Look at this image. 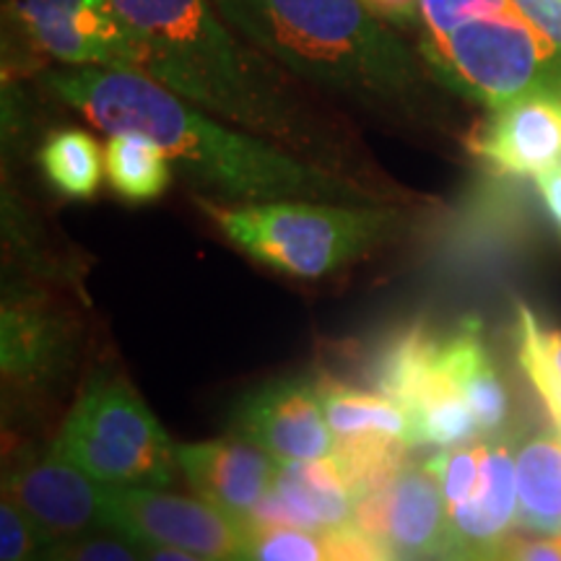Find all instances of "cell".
I'll return each mask as SVG.
<instances>
[{"instance_id": "cell-32", "label": "cell", "mask_w": 561, "mask_h": 561, "mask_svg": "<svg viewBox=\"0 0 561 561\" xmlns=\"http://www.w3.org/2000/svg\"><path fill=\"white\" fill-rule=\"evenodd\" d=\"M512 3L561 50V0H512Z\"/></svg>"}, {"instance_id": "cell-34", "label": "cell", "mask_w": 561, "mask_h": 561, "mask_svg": "<svg viewBox=\"0 0 561 561\" xmlns=\"http://www.w3.org/2000/svg\"><path fill=\"white\" fill-rule=\"evenodd\" d=\"M538 191H541L546 208H549L551 219L561 234V167H553V170L538 174Z\"/></svg>"}, {"instance_id": "cell-31", "label": "cell", "mask_w": 561, "mask_h": 561, "mask_svg": "<svg viewBox=\"0 0 561 561\" xmlns=\"http://www.w3.org/2000/svg\"><path fill=\"white\" fill-rule=\"evenodd\" d=\"M369 11H375L392 30L403 34H421L424 19H421V0H364Z\"/></svg>"}, {"instance_id": "cell-29", "label": "cell", "mask_w": 561, "mask_h": 561, "mask_svg": "<svg viewBox=\"0 0 561 561\" xmlns=\"http://www.w3.org/2000/svg\"><path fill=\"white\" fill-rule=\"evenodd\" d=\"M47 541L11 500L0 507V561H42Z\"/></svg>"}, {"instance_id": "cell-1", "label": "cell", "mask_w": 561, "mask_h": 561, "mask_svg": "<svg viewBox=\"0 0 561 561\" xmlns=\"http://www.w3.org/2000/svg\"><path fill=\"white\" fill-rule=\"evenodd\" d=\"M149 45L144 76L208 115L261 136L390 206L421 201L377 164L333 102L242 37L210 0H112Z\"/></svg>"}, {"instance_id": "cell-22", "label": "cell", "mask_w": 561, "mask_h": 561, "mask_svg": "<svg viewBox=\"0 0 561 561\" xmlns=\"http://www.w3.org/2000/svg\"><path fill=\"white\" fill-rule=\"evenodd\" d=\"M409 421L413 447L434 445L442 450H450V447L473 445V442L483 439L471 405L466 403L462 392L447 380L442 369L430 388L424 390V396L409 409Z\"/></svg>"}, {"instance_id": "cell-11", "label": "cell", "mask_w": 561, "mask_h": 561, "mask_svg": "<svg viewBox=\"0 0 561 561\" xmlns=\"http://www.w3.org/2000/svg\"><path fill=\"white\" fill-rule=\"evenodd\" d=\"M9 496L47 543L104 528V483L53 450L16 462L5 483Z\"/></svg>"}, {"instance_id": "cell-28", "label": "cell", "mask_w": 561, "mask_h": 561, "mask_svg": "<svg viewBox=\"0 0 561 561\" xmlns=\"http://www.w3.org/2000/svg\"><path fill=\"white\" fill-rule=\"evenodd\" d=\"M112 533V530H110ZM42 561H144L130 538L112 533V536H83L62 538V541L47 543Z\"/></svg>"}, {"instance_id": "cell-9", "label": "cell", "mask_w": 561, "mask_h": 561, "mask_svg": "<svg viewBox=\"0 0 561 561\" xmlns=\"http://www.w3.org/2000/svg\"><path fill=\"white\" fill-rule=\"evenodd\" d=\"M354 525L396 561H426L460 549L437 479L413 462L388 486L356 500Z\"/></svg>"}, {"instance_id": "cell-13", "label": "cell", "mask_w": 561, "mask_h": 561, "mask_svg": "<svg viewBox=\"0 0 561 561\" xmlns=\"http://www.w3.org/2000/svg\"><path fill=\"white\" fill-rule=\"evenodd\" d=\"M354 494L333 458L278 462L268 494L255 504L244 528L278 525L331 533L354 523Z\"/></svg>"}, {"instance_id": "cell-4", "label": "cell", "mask_w": 561, "mask_h": 561, "mask_svg": "<svg viewBox=\"0 0 561 561\" xmlns=\"http://www.w3.org/2000/svg\"><path fill=\"white\" fill-rule=\"evenodd\" d=\"M216 231L265 268L294 278H325L364 261L409 227L405 206L325 201L221 203L195 195Z\"/></svg>"}, {"instance_id": "cell-7", "label": "cell", "mask_w": 561, "mask_h": 561, "mask_svg": "<svg viewBox=\"0 0 561 561\" xmlns=\"http://www.w3.org/2000/svg\"><path fill=\"white\" fill-rule=\"evenodd\" d=\"M104 530L214 561H248V528L203 500L151 486H104Z\"/></svg>"}, {"instance_id": "cell-24", "label": "cell", "mask_w": 561, "mask_h": 561, "mask_svg": "<svg viewBox=\"0 0 561 561\" xmlns=\"http://www.w3.org/2000/svg\"><path fill=\"white\" fill-rule=\"evenodd\" d=\"M517 356L520 367L546 405H561V331H549L530 307H517Z\"/></svg>"}, {"instance_id": "cell-20", "label": "cell", "mask_w": 561, "mask_h": 561, "mask_svg": "<svg viewBox=\"0 0 561 561\" xmlns=\"http://www.w3.org/2000/svg\"><path fill=\"white\" fill-rule=\"evenodd\" d=\"M322 405L335 442L364 437H398L411 445V421L401 405L380 392L359 388L331 375H318ZM413 447V445H411Z\"/></svg>"}, {"instance_id": "cell-26", "label": "cell", "mask_w": 561, "mask_h": 561, "mask_svg": "<svg viewBox=\"0 0 561 561\" xmlns=\"http://www.w3.org/2000/svg\"><path fill=\"white\" fill-rule=\"evenodd\" d=\"M481 460H483V439L473 442V445L450 447V450H442L432 455L430 460H424V466L430 468L434 479H437L442 496H445L447 512L460 507L473 496L476 486L481 479Z\"/></svg>"}, {"instance_id": "cell-36", "label": "cell", "mask_w": 561, "mask_h": 561, "mask_svg": "<svg viewBox=\"0 0 561 561\" xmlns=\"http://www.w3.org/2000/svg\"><path fill=\"white\" fill-rule=\"evenodd\" d=\"M426 561H502V553H479V551H450L442 553V557L426 559Z\"/></svg>"}, {"instance_id": "cell-3", "label": "cell", "mask_w": 561, "mask_h": 561, "mask_svg": "<svg viewBox=\"0 0 561 561\" xmlns=\"http://www.w3.org/2000/svg\"><path fill=\"white\" fill-rule=\"evenodd\" d=\"M252 45L341 107L398 133L430 130L450 91L416 42L364 0H210Z\"/></svg>"}, {"instance_id": "cell-17", "label": "cell", "mask_w": 561, "mask_h": 561, "mask_svg": "<svg viewBox=\"0 0 561 561\" xmlns=\"http://www.w3.org/2000/svg\"><path fill=\"white\" fill-rule=\"evenodd\" d=\"M439 369L471 405L483 439L507 434L510 390L491 362L479 320H466L453 335L442 339Z\"/></svg>"}, {"instance_id": "cell-23", "label": "cell", "mask_w": 561, "mask_h": 561, "mask_svg": "<svg viewBox=\"0 0 561 561\" xmlns=\"http://www.w3.org/2000/svg\"><path fill=\"white\" fill-rule=\"evenodd\" d=\"M37 159L47 182L66 198L89 201L100 191L104 153L91 133L79 128L55 130L42 144Z\"/></svg>"}, {"instance_id": "cell-16", "label": "cell", "mask_w": 561, "mask_h": 561, "mask_svg": "<svg viewBox=\"0 0 561 561\" xmlns=\"http://www.w3.org/2000/svg\"><path fill=\"white\" fill-rule=\"evenodd\" d=\"M73 325L34 297L3 301V375L19 385L50 382L68 362Z\"/></svg>"}, {"instance_id": "cell-5", "label": "cell", "mask_w": 561, "mask_h": 561, "mask_svg": "<svg viewBox=\"0 0 561 561\" xmlns=\"http://www.w3.org/2000/svg\"><path fill=\"white\" fill-rule=\"evenodd\" d=\"M50 450L104 486L164 489L180 473L178 445L115 371L91 377Z\"/></svg>"}, {"instance_id": "cell-19", "label": "cell", "mask_w": 561, "mask_h": 561, "mask_svg": "<svg viewBox=\"0 0 561 561\" xmlns=\"http://www.w3.org/2000/svg\"><path fill=\"white\" fill-rule=\"evenodd\" d=\"M517 528L561 538V434L533 432L515 450Z\"/></svg>"}, {"instance_id": "cell-25", "label": "cell", "mask_w": 561, "mask_h": 561, "mask_svg": "<svg viewBox=\"0 0 561 561\" xmlns=\"http://www.w3.org/2000/svg\"><path fill=\"white\" fill-rule=\"evenodd\" d=\"M248 561H328L322 533L278 525L248 528Z\"/></svg>"}, {"instance_id": "cell-21", "label": "cell", "mask_w": 561, "mask_h": 561, "mask_svg": "<svg viewBox=\"0 0 561 561\" xmlns=\"http://www.w3.org/2000/svg\"><path fill=\"white\" fill-rule=\"evenodd\" d=\"M104 174L121 198L149 203L167 193L174 170L157 140L144 133H112L104 146Z\"/></svg>"}, {"instance_id": "cell-35", "label": "cell", "mask_w": 561, "mask_h": 561, "mask_svg": "<svg viewBox=\"0 0 561 561\" xmlns=\"http://www.w3.org/2000/svg\"><path fill=\"white\" fill-rule=\"evenodd\" d=\"M136 549L144 561H214L206 557H198V553L182 551V549H170V546H153V543H136Z\"/></svg>"}, {"instance_id": "cell-15", "label": "cell", "mask_w": 561, "mask_h": 561, "mask_svg": "<svg viewBox=\"0 0 561 561\" xmlns=\"http://www.w3.org/2000/svg\"><path fill=\"white\" fill-rule=\"evenodd\" d=\"M453 533L462 551L502 553L517 525V471L510 434L483 439L481 479L473 496L450 510Z\"/></svg>"}, {"instance_id": "cell-14", "label": "cell", "mask_w": 561, "mask_h": 561, "mask_svg": "<svg viewBox=\"0 0 561 561\" xmlns=\"http://www.w3.org/2000/svg\"><path fill=\"white\" fill-rule=\"evenodd\" d=\"M178 466L195 494L242 525L268 494L278 471V462L244 437L178 445Z\"/></svg>"}, {"instance_id": "cell-18", "label": "cell", "mask_w": 561, "mask_h": 561, "mask_svg": "<svg viewBox=\"0 0 561 561\" xmlns=\"http://www.w3.org/2000/svg\"><path fill=\"white\" fill-rule=\"evenodd\" d=\"M439 348L442 339H434L424 322H411L388 333L364 362L369 390L390 398L409 413L437 377Z\"/></svg>"}, {"instance_id": "cell-30", "label": "cell", "mask_w": 561, "mask_h": 561, "mask_svg": "<svg viewBox=\"0 0 561 561\" xmlns=\"http://www.w3.org/2000/svg\"><path fill=\"white\" fill-rule=\"evenodd\" d=\"M328 546V561H396L375 538L356 528L354 523L346 528L322 533Z\"/></svg>"}, {"instance_id": "cell-33", "label": "cell", "mask_w": 561, "mask_h": 561, "mask_svg": "<svg viewBox=\"0 0 561 561\" xmlns=\"http://www.w3.org/2000/svg\"><path fill=\"white\" fill-rule=\"evenodd\" d=\"M502 561H561V541H520L502 549Z\"/></svg>"}, {"instance_id": "cell-8", "label": "cell", "mask_w": 561, "mask_h": 561, "mask_svg": "<svg viewBox=\"0 0 561 561\" xmlns=\"http://www.w3.org/2000/svg\"><path fill=\"white\" fill-rule=\"evenodd\" d=\"M13 16L53 66L146 70L149 45L112 0H13Z\"/></svg>"}, {"instance_id": "cell-6", "label": "cell", "mask_w": 561, "mask_h": 561, "mask_svg": "<svg viewBox=\"0 0 561 561\" xmlns=\"http://www.w3.org/2000/svg\"><path fill=\"white\" fill-rule=\"evenodd\" d=\"M416 45L453 94L489 110L530 94L561 96V50L523 13L421 32Z\"/></svg>"}, {"instance_id": "cell-12", "label": "cell", "mask_w": 561, "mask_h": 561, "mask_svg": "<svg viewBox=\"0 0 561 561\" xmlns=\"http://www.w3.org/2000/svg\"><path fill=\"white\" fill-rule=\"evenodd\" d=\"M468 149L502 174H543L561 167V96L530 94L494 107L468 136Z\"/></svg>"}, {"instance_id": "cell-10", "label": "cell", "mask_w": 561, "mask_h": 561, "mask_svg": "<svg viewBox=\"0 0 561 561\" xmlns=\"http://www.w3.org/2000/svg\"><path fill=\"white\" fill-rule=\"evenodd\" d=\"M234 430L276 462L331 458L335 447L318 377H286L248 392L237 405Z\"/></svg>"}, {"instance_id": "cell-27", "label": "cell", "mask_w": 561, "mask_h": 561, "mask_svg": "<svg viewBox=\"0 0 561 561\" xmlns=\"http://www.w3.org/2000/svg\"><path fill=\"white\" fill-rule=\"evenodd\" d=\"M512 13H520L512 0H421V19H424L421 32L447 34L473 19L512 16Z\"/></svg>"}, {"instance_id": "cell-2", "label": "cell", "mask_w": 561, "mask_h": 561, "mask_svg": "<svg viewBox=\"0 0 561 561\" xmlns=\"http://www.w3.org/2000/svg\"><path fill=\"white\" fill-rule=\"evenodd\" d=\"M39 87L104 133H144L164 149L195 195L221 203L325 201L390 206L380 195L320 170L261 136L208 115L136 70L42 68Z\"/></svg>"}, {"instance_id": "cell-37", "label": "cell", "mask_w": 561, "mask_h": 561, "mask_svg": "<svg viewBox=\"0 0 561 561\" xmlns=\"http://www.w3.org/2000/svg\"><path fill=\"white\" fill-rule=\"evenodd\" d=\"M549 416L553 421V426H557V432L561 434V405H553V409H549Z\"/></svg>"}]
</instances>
